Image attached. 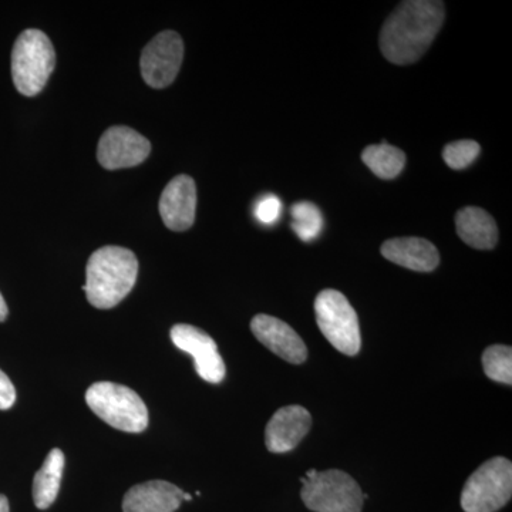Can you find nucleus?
I'll list each match as a JSON object with an SVG mask.
<instances>
[{
  "label": "nucleus",
  "mask_w": 512,
  "mask_h": 512,
  "mask_svg": "<svg viewBox=\"0 0 512 512\" xmlns=\"http://www.w3.org/2000/svg\"><path fill=\"white\" fill-rule=\"evenodd\" d=\"M446 19L443 2H402L384 22L380 50L389 62L406 66L416 63L439 35Z\"/></svg>",
  "instance_id": "f257e3e1"
},
{
  "label": "nucleus",
  "mask_w": 512,
  "mask_h": 512,
  "mask_svg": "<svg viewBox=\"0 0 512 512\" xmlns=\"http://www.w3.org/2000/svg\"><path fill=\"white\" fill-rule=\"evenodd\" d=\"M138 275L137 256L121 247L97 249L86 269L87 301L97 309H111L119 305L133 291Z\"/></svg>",
  "instance_id": "f03ea898"
},
{
  "label": "nucleus",
  "mask_w": 512,
  "mask_h": 512,
  "mask_svg": "<svg viewBox=\"0 0 512 512\" xmlns=\"http://www.w3.org/2000/svg\"><path fill=\"white\" fill-rule=\"evenodd\" d=\"M55 66V47L45 33L28 29L18 37L12 52V77L20 94L33 97L42 92Z\"/></svg>",
  "instance_id": "7ed1b4c3"
},
{
  "label": "nucleus",
  "mask_w": 512,
  "mask_h": 512,
  "mask_svg": "<svg viewBox=\"0 0 512 512\" xmlns=\"http://www.w3.org/2000/svg\"><path fill=\"white\" fill-rule=\"evenodd\" d=\"M94 414L114 429L141 433L148 426L146 403L130 387L111 382L94 383L86 393Z\"/></svg>",
  "instance_id": "20e7f679"
},
{
  "label": "nucleus",
  "mask_w": 512,
  "mask_h": 512,
  "mask_svg": "<svg viewBox=\"0 0 512 512\" xmlns=\"http://www.w3.org/2000/svg\"><path fill=\"white\" fill-rule=\"evenodd\" d=\"M511 495V461L491 458L468 478L461 493V508L466 512H495L510 503Z\"/></svg>",
  "instance_id": "39448f33"
},
{
  "label": "nucleus",
  "mask_w": 512,
  "mask_h": 512,
  "mask_svg": "<svg viewBox=\"0 0 512 512\" xmlns=\"http://www.w3.org/2000/svg\"><path fill=\"white\" fill-rule=\"evenodd\" d=\"M316 322L330 345L343 355L355 356L362 348L359 318L348 298L335 289L316 296Z\"/></svg>",
  "instance_id": "423d86ee"
},
{
  "label": "nucleus",
  "mask_w": 512,
  "mask_h": 512,
  "mask_svg": "<svg viewBox=\"0 0 512 512\" xmlns=\"http://www.w3.org/2000/svg\"><path fill=\"white\" fill-rule=\"evenodd\" d=\"M301 497L313 512H360L367 497L355 478L345 471L328 470L311 480L301 478Z\"/></svg>",
  "instance_id": "0eeeda50"
},
{
  "label": "nucleus",
  "mask_w": 512,
  "mask_h": 512,
  "mask_svg": "<svg viewBox=\"0 0 512 512\" xmlns=\"http://www.w3.org/2000/svg\"><path fill=\"white\" fill-rule=\"evenodd\" d=\"M184 59V43L173 30L154 37L141 55L140 67L144 82L153 89H165L177 79Z\"/></svg>",
  "instance_id": "6e6552de"
},
{
  "label": "nucleus",
  "mask_w": 512,
  "mask_h": 512,
  "mask_svg": "<svg viewBox=\"0 0 512 512\" xmlns=\"http://www.w3.org/2000/svg\"><path fill=\"white\" fill-rule=\"evenodd\" d=\"M171 340L178 349L192 356L195 370L202 380L218 384L225 379L227 369L217 343L204 330L180 323L171 329Z\"/></svg>",
  "instance_id": "1a4fd4ad"
},
{
  "label": "nucleus",
  "mask_w": 512,
  "mask_h": 512,
  "mask_svg": "<svg viewBox=\"0 0 512 512\" xmlns=\"http://www.w3.org/2000/svg\"><path fill=\"white\" fill-rule=\"evenodd\" d=\"M151 153V143L130 127H111L104 131L97 148V160L106 170H121L140 165Z\"/></svg>",
  "instance_id": "9d476101"
},
{
  "label": "nucleus",
  "mask_w": 512,
  "mask_h": 512,
  "mask_svg": "<svg viewBox=\"0 0 512 512\" xmlns=\"http://www.w3.org/2000/svg\"><path fill=\"white\" fill-rule=\"evenodd\" d=\"M251 330L265 348L286 362L301 365L308 359L305 342L284 320L261 313L252 319Z\"/></svg>",
  "instance_id": "9b49d317"
},
{
  "label": "nucleus",
  "mask_w": 512,
  "mask_h": 512,
  "mask_svg": "<svg viewBox=\"0 0 512 512\" xmlns=\"http://www.w3.org/2000/svg\"><path fill=\"white\" fill-rule=\"evenodd\" d=\"M197 212V187L188 175H178L164 188L160 215L165 227L183 232L192 227Z\"/></svg>",
  "instance_id": "f8f14e48"
},
{
  "label": "nucleus",
  "mask_w": 512,
  "mask_h": 512,
  "mask_svg": "<svg viewBox=\"0 0 512 512\" xmlns=\"http://www.w3.org/2000/svg\"><path fill=\"white\" fill-rule=\"evenodd\" d=\"M312 426V416L305 407L285 406L269 420L265 430V444L271 453L292 451L305 439Z\"/></svg>",
  "instance_id": "ddd939ff"
},
{
  "label": "nucleus",
  "mask_w": 512,
  "mask_h": 512,
  "mask_svg": "<svg viewBox=\"0 0 512 512\" xmlns=\"http://www.w3.org/2000/svg\"><path fill=\"white\" fill-rule=\"evenodd\" d=\"M184 491L167 481L134 485L123 501L124 512H175L184 501Z\"/></svg>",
  "instance_id": "4468645a"
},
{
  "label": "nucleus",
  "mask_w": 512,
  "mask_h": 512,
  "mask_svg": "<svg viewBox=\"0 0 512 512\" xmlns=\"http://www.w3.org/2000/svg\"><path fill=\"white\" fill-rule=\"evenodd\" d=\"M380 252L387 261L416 272H433L440 264V254L423 238H394L384 242Z\"/></svg>",
  "instance_id": "2eb2a0df"
},
{
  "label": "nucleus",
  "mask_w": 512,
  "mask_h": 512,
  "mask_svg": "<svg viewBox=\"0 0 512 512\" xmlns=\"http://www.w3.org/2000/svg\"><path fill=\"white\" fill-rule=\"evenodd\" d=\"M456 227L458 237L468 247L483 249L495 248L498 242V227L494 218L487 211L477 207L463 208L457 212Z\"/></svg>",
  "instance_id": "dca6fc26"
},
{
  "label": "nucleus",
  "mask_w": 512,
  "mask_h": 512,
  "mask_svg": "<svg viewBox=\"0 0 512 512\" xmlns=\"http://www.w3.org/2000/svg\"><path fill=\"white\" fill-rule=\"evenodd\" d=\"M63 468V451L53 448L33 480V500L39 510H47L55 503L62 483Z\"/></svg>",
  "instance_id": "f3484780"
},
{
  "label": "nucleus",
  "mask_w": 512,
  "mask_h": 512,
  "mask_svg": "<svg viewBox=\"0 0 512 512\" xmlns=\"http://www.w3.org/2000/svg\"><path fill=\"white\" fill-rule=\"evenodd\" d=\"M362 160L376 177L393 180L404 170L406 154L400 148L382 143L366 147Z\"/></svg>",
  "instance_id": "a211bd4d"
},
{
  "label": "nucleus",
  "mask_w": 512,
  "mask_h": 512,
  "mask_svg": "<svg viewBox=\"0 0 512 512\" xmlns=\"http://www.w3.org/2000/svg\"><path fill=\"white\" fill-rule=\"evenodd\" d=\"M292 229L303 242H312L322 234L323 215L315 204L296 202L291 208Z\"/></svg>",
  "instance_id": "6ab92c4d"
},
{
  "label": "nucleus",
  "mask_w": 512,
  "mask_h": 512,
  "mask_svg": "<svg viewBox=\"0 0 512 512\" xmlns=\"http://www.w3.org/2000/svg\"><path fill=\"white\" fill-rule=\"evenodd\" d=\"M483 367L488 379L511 386L512 350L510 346L494 345L485 349Z\"/></svg>",
  "instance_id": "aec40b11"
},
{
  "label": "nucleus",
  "mask_w": 512,
  "mask_h": 512,
  "mask_svg": "<svg viewBox=\"0 0 512 512\" xmlns=\"http://www.w3.org/2000/svg\"><path fill=\"white\" fill-rule=\"evenodd\" d=\"M481 148L477 141L460 140L447 144L443 150V158L453 170H464L477 160Z\"/></svg>",
  "instance_id": "412c9836"
},
{
  "label": "nucleus",
  "mask_w": 512,
  "mask_h": 512,
  "mask_svg": "<svg viewBox=\"0 0 512 512\" xmlns=\"http://www.w3.org/2000/svg\"><path fill=\"white\" fill-rule=\"evenodd\" d=\"M255 218L261 224L274 225L281 218L282 201L274 194L265 195L256 202L254 210Z\"/></svg>",
  "instance_id": "4be33fe9"
},
{
  "label": "nucleus",
  "mask_w": 512,
  "mask_h": 512,
  "mask_svg": "<svg viewBox=\"0 0 512 512\" xmlns=\"http://www.w3.org/2000/svg\"><path fill=\"white\" fill-rule=\"evenodd\" d=\"M16 402V389L8 376L0 370V410H8Z\"/></svg>",
  "instance_id": "5701e85b"
},
{
  "label": "nucleus",
  "mask_w": 512,
  "mask_h": 512,
  "mask_svg": "<svg viewBox=\"0 0 512 512\" xmlns=\"http://www.w3.org/2000/svg\"><path fill=\"white\" fill-rule=\"evenodd\" d=\"M8 313V305H6L5 299H3L2 293H0V322L8 318Z\"/></svg>",
  "instance_id": "b1692460"
},
{
  "label": "nucleus",
  "mask_w": 512,
  "mask_h": 512,
  "mask_svg": "<svg viewBox=\"0 0 512 512\" xmlns=\"http://www.w3.org/2000/svg\"><path fill=\"white\" fill-rule=\"evenodd\" d=\"M0 512H9V501L5 495H0Z\"/></svg>",
  "instance_id": "393cba45"
},
{
  "label": "nucleus",
  "mask_w": 512,
  "mask_h": 512,
  "mask_svg": "<svg viewBox=\"0 0 512 512\" xmlns=\"http://www.w3.org/2000/svg\"><path fill=\"white\" fill-rule=\"evenodd\" d=\"M192 497L190 494H184V501H191Z\"/></svg>",
  "instance_id": "a878e982"
}]
</instances>
